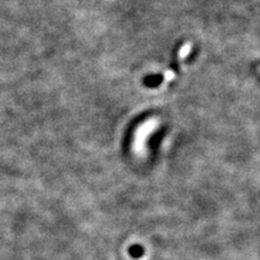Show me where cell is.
<instances>
[{
	"mask_svg": "<svg viewBox=\"0 0 260 260\" xmlns=\"http://www.w3.org/2000/svg\"><path fill=\"white\" fill-rule=\"evenodd\" d=\"M145 250L139 244H135V246H132L129 248V254L133 256V258H140V256L144 255Z\"/></svg>",
	"mask_w": 260,
	"mask_h": 260,
	"instance_id": "cell-1",
	"label": "cell"
}]
</instances>
